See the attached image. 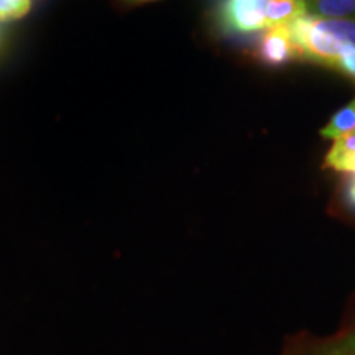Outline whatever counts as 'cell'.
Segmentation results:
<instances>
[{"instance_id": "cell-1", "label": "cell", "mask_w": 355, "mask_h": 355, "mask_svg": "<svg viewBox=\"0 0 355 355\" xmlns=\"http://www.w3.org/2000/svg\"><path fill=\"white\" fill-rule=\"evenodd\" d=\"M288 26L298 46L300 60L334 69L343 53L355 48V20L303 15Z\"/></svg>"}, {"instance_id": "cell-2", "label": "cell", "mask_w": 355, "mask_h": 355, "mask_svg": "<svg viewBox=\"0 0 355 355\" xmlns=\"http://www.w3.org/2000/svg\"><path fill=\"white\" fill-rule=\"evenodd\" d=\"M268 0H222L217 19L224 32L250 35L266 30Z\"/></svg>"}, {"instance_id": "cell-3", "label": "cell", "mask_w": 355, "mask_h": 355, "mask_svg": "<svg viewBox=\"0 0 355 355\" xmlns=\"http://www.w3.org/2000/svg\"><path fill=\"white\" fill-rule=\"evenodd\" d=\"M257 56L263 64L283 66L291 61L300 60L298 46H296L290 26H270L265 30L257 44Z\"/></svg>"}, {"instance_id": "cell-4", "label": "cell", "mask_w": 355, "mask_h": 355, "mask_svg": "<svg viewBox=\"0 0 355 355\" xmlns=\"http://www.w3.org/2000/svg\"><path fill=\"white\" fill-rule=\"evenodd\" d=\"M308 12L306 0H268L266 6V28L290 25Z\"/></svg>"}, {"instance_id": "cell-5", "label": "cell", "mask_w": 355, "mask_h": 355, "mask_svg": "<svg viewBox=\"0 0 355 355\" xmlns=\"http://www.w3.org/2000/svg\"><path fill=\"white\" fill-rule=\"evenodd\" d=\"M326 165L336 171L355 175V132L340 137L327 152Z\"/></svg>"}, {"instance_id": "cell-6", "label": "cell", "mask_w": 355, "mask_h": 355, "mask_svg": "<svg viewBox=\"0 0 355 355\" xmlns=\"http://www.w3.org/2000/svg\"><path fill=\"white\" fill-rule=\"evenodd\" d=\"M308 10L321 19L355 20V0H306Z\"/></svg>"}, {"instance_id": "cell-7", "label": "cell", "mask_w": 355, "mask_h": 355, "mask_svg": "<svg viewBox=\"0 0 355 355\" xmlns=\"http://www.w3.org/2000/svg\"><path fill=\"white\" fill-rule=\"evenodd\" d=\"M352 132H355V99L331 119V122L321 130V135L337 140Z\"/></svg>"}, {"instance_id": "cell-8", "label": "cell", "mask_w": 355, "mask_h": 355, "mask_svg": "<svg viewBox=\"0 0 355 355\" xmlns=\"http://www.w3.org/2000/svg\"><path fill=\"white\" fill-rule=\"evenodd\" d=\"M32 7V0H0V20H17Z\"/></svg>"}, {"instance_id": "cell-9", "label": "cell", "mask_w": 355, "mask_h": 355, "mask_svg": "<svg viewBox=\"0 0 355 355\" xmlns=\"http://www.w3.org/2000/svg\"><path fill=\"white\" fill-rule=\"evenodd\" d=\"M345 201L355 209V178H352V181L347 184V189H345Z\"/></svg>"}]
</instances>
